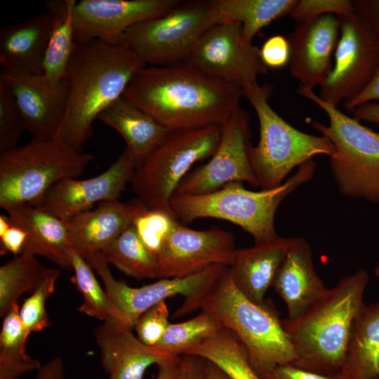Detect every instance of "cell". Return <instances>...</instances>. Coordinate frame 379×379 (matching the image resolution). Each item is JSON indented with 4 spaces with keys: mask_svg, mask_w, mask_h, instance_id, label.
<instances>
[{
    "mask_svg": "<svg viewBox=\"0 0 379 379\" xmlns=\"http://www.w3.org/2000/svg\"><path fill=\"white\" fill-rule=\"evenodd\" d=\"M242 97L240 88L187 62L145 66L123 95L170 130L221 126Z\"/></svg>",
    "mask_w": 379,
    "mask_h": 379,
    "instance_id": "6da1fadb",
    "label": "cell"
},
{
    "mask_svg": "<svg viewBox=\"0 0 379 379\" xmlns=\"http://www.w3.org/2000/svg\"><path fill=\"white\" fill-rule=\"evenodd\" d=\"M145 66L122 45L101 40L77 44L65 76V109L56 137L82 152L95 121L123 96Z\"/></svg>",
    "mask_w": 379,
    "mask_h": 379,
    "instance_id": "7a4b0ae2",
    "label": "cell"
},
{
    "mask_svg": "<svg viewBox=\"0 0 379 379\" xmlns=\"http://www.w3.org/2000/svg\"><path fill=\"white\" fill-rule=\"evenodd\" d=\"M368 279L360 269L341 279L299 317L281 319L297 356L293 364L324 375L340 373Z\"/></svg>",
    "mask_w": 379,
    "mask_h": 379,
    "instance_id": "3957f363",
    "label": "cell"
},
{
    "mask_svg": "<svg viewBox=\"0 0 379 379\" xmlns=\"http://www.w3.org/2000/svg\"><path fill=\"white\" fill-rule=\"evenodd\" d=\"M200 309L231 331L244 346L249 363L261 378L277 366L293 364L294 348L272 302L255 303L235 286L228 267L197 302Z\"/></svg>",
    "mask_w": 379,
    "mask_h": 379,
    "instance_id": "277c9868",
    "label": "cell"
},
{
    "mask_svg": "<svg viewBox=\"0 0 379 379\" xmlns=\"http://www.w3.org/2000/svg\"><path fill=\"white\" fill-rule=\"evenodd\" d=\"M316 164L310 159L281 185L258 192L244 188L242 182H230L212 192L173 197L171 208L177 220L190 222L199 218H218L241 227L260 244L279 237L275 214L283 200L314 176Z\"/></svg>",
    "mask_w": 379,
    "mask_h": 379,
    "instance_id": "5b68a950",
    "label": "cell"
},
{
    "mask_svg": "<svg viewBox=\"0 0 379 379\" xmlns=\"http://www.w3.org/2000/svg\"><path fill=\"white\" fill-rule=\"evenodd\" d=\"M93 159L57 137L0 152V207L35 206L55 183L82 175Z\"/></svg>",
    "mask_w": 379,
    "mask_h": 379,
    "instance_id": "8992f818",
    "label": "cell"
},
{
    "mask_svg": "<svg viewBox=\"0 0 379 379\" xmlns=\"http://www.w3.org/2000/svg\"><path fill=\"white\" fill-rule=\"evenodd\" d=\"M297 93L328 117V125L316 120L311 124L335 147L329 163L339 191L347 197L379 204V133L323 100L313 89L299 85Z\"/></svg>",
    "mask_w": 379,
    "mask_h": 379,
    "instance_id": "52a82bcc",
    "label": "cell"
},
{
    "mask_svg": "<svg viewBox=\"0 0 379 379\" xmlns=\"http://www.w3.org/2000/svg\"><path fill=\"white\" fill-rule=\"evenodd\" d=\"M272 89V86L264 84L244 94L259 121V142L251 147L250 160L261 190L281 185L293 168L313 157H331L335 152V147L328 138L299 131L271 107L268 100Z\"/></svg>",
    "mask_w": 379,
    "mask_h": 379,
    "instance_id": "ba28073f",
    "label": "cell"
},
{
    "mask_svg": "<svg viewBox=\"0 0 379 379\" xmlns=\"http://www.w3.org/2000/svg\"><path fill=\"white\" fill-rule=\"evenodd\" d=\"M220 138V125L171 130L135 170L131 184L138 199L175 218L170 203L176 188L195 163L213 155Z\"/></svg>",
    "mask_w": 379,
    "mask_h": 379,
    "instance_id": "9c48e42d",
    "label": "cell"
},
{
    "mask_svg": "<svg viewBox=\"0 0 379 379\" xmlns=\"http://www.w3.org/2000/svg\"><path fill=\"white\" fill-rule=\"evenodd\" d=\"M214 23L211 0L180 1L164 15L128 29L117 44L130 49L146 66L185 62L201 35Z\"/></svg>",
    "mask_w": 379,
    "mask_h": 379,
    "instance_id": "30bf717a",
    "label": "cell"
},
{
    "mask_svg": "<svg viewBox=\"0 0 379 379\" xmlns=\"http://www.w3.org/2000/svg\"><path fill=\"white\" fill-rule=\"evenodd\" d=\"M98 274L112 302L120 312L126 328L133 329L138 318L155 305L177 295L185 298L173 317L195 311L197 302L213 286L227 267L209 266L201 272L182 278L160 279L141 287H131L115 279L101 253L86 260Z\"/></svg>",
    "mask_w": 379,
    "mask_h": 379,
    "instance_id": "8fae6325",
    "label": "cell"
},
{
    "mask_svg": "<svg viewBox=\"0 0 379 379\" xmlns=\"http://www.w3.org/2000/svg\"><path fill=\"white\" fill-rule=\"evenodd\" d=\"M354 3V13L341 20L333 67L319 95L336 107L359 95L379 66V36Z\"/></svg>",
    "mask_w": 379,
    "mask_h": 379,
    "instance_id": "7c38bea8",
    "label": "cell"
},
{
    "mask_svg": "<svg viewBox=\"0 0 379 379\" xmlns=\"http://www.w3.org/2000/svg\"><path fill=\"white\" fill-rule=\"evenodd\" d=\"M199 71L240 88L244 95L265 74L260 48L242 33L241 24L218 22L200 37L185 62Z\"/></svg>",
    "mask_w": 379,
    "mask_h": 379,
    "instance_id": "4fadbf2b",
    "label": "cell"
},
{
    "mask_svg": "<svg viewBox=\"0 0 379 379\" xmlns=\"http://www.w3.org/2000/svg\"><path fill=\"white\" fill-rule=\"evenodd\" d=\"M251 138L249 114L239 105L221 125L220 140L210 160L190 171L173 197L206 194L232 182L259 187L250 160Z\"/></svg>",
    "mask_w": 379,
    "mask_h": 379,
    "instance_id": "5bb4252c",
    "label": "cell"
},
{
    "mask_svg": "<svg viewBox=\"0 0 379 379\" xmlns=\"http://www.w3.org/2000/svg\"><path fill=\"white\" fill-rule=\"evenodd\" d=\"M236 250L230 232L218 227L196 230L176 221L157 255L158 279L189 277L213 265L228 267Z\"/></svg>",
    "mask_w": 379,
    "mask_h": 379,
    "instance_id": "9a60e30c",
    "label": "cell"
},
{
    "mask_svg": "<svg viewBox=\"0 0 379 379\" xmlns=\"http://www.w3.org/2000/svg\"><path fill=\"white\" fill-rule=\"evenodd\" d=\"M136 164L124 149L118 159L100 175L79 180L66 178L55 183L35 205L67 222L101 202L118 200L131 183Z\"/></svg>",
    "mask_w": 379,
    "mask_h": 379,
    "instance_id": "2e32d148",
    "label": "cell"
},
{
    "mask_svg": "<svg viewBox=\"0 0 379 379\" xmlns=\"http://www.w3.org/2000/svg\"><path fill=\"white\" fill-rule=\"evenodd\" d=\"M179 0H81L73 9L76 44L101 40L116 44L128 29L161 16Z\"/></svg>",
    "mask_w": 379,
    "mask_h": 379,
    "instance_id": "e0dca14e",
    "label": "cell"
},
{
    "mask_svg": "<svg viewBox=\"0 0 379 379\" xmlns=\"http://www.w3.org/2000/svg\"><path fill=\"white\" fill-rule=\"evenodd\" d=\"M0 82L13 98L34 138L56 137L66 105L65 83L53 85L43 74L2 69Z\"/></svg>",
    "mask_w": 379,
    "mask_h": 379,
    "instance_id": "ac0fdd59",
    "label": "cell"
},
{
    "mask_svg": "<svg viewBox=\"0 0 379 379\" xmlns=\"http://www.w3.org/2000/svg\"><path fill=\"white\" fill-rule=\"evenodd\" d=\"M340 25L338 17L326 15L298 22L289 34L290 73L300 86L313 89L324 84L333 67Z\"/></svg>",
    "mask_w": 379,
    "mask_h": 379,
    "instance_id": "d6986e66",
    "label": "cell"
},
{
    "mask_svg": "<svg viewBox=\"0 0 379 379\" xmlns=\"http://www.w3.org/2000/svg\"><path fill=\"white\" fill-rule=\"evenodd\" d=\"M94 336L109 379H144L148 367L179 357L145 345L132 329L113 321H103L95 328Z\"/></svg>",
    "mask_w": 379,
    "mask_h": 379,
    "instance_id": "ffe728a7",
    "label": "cell"
},
{
    "mask_svg": "<svg viewBox=\"0 0 379 379\" xmlns=\"http://www.w3.org/2000/svg\"><path fill=\"white\" fill-rule=\"evenodd\" d=\"M147 209L138 199L101 202L67 221L72 248L85 260L100 253Z\"/></svg>",
    "mask_w": 379,
    "mask_h": 379,
    "instance_id": "44dd1931",
    "label": "cell"
},
{
    "mask_svg": "<svg viewBox=\"0 0 379 379\" xmlns=\"http://www.w3.org/2000/svg\"><path fill=\"white\" fill-rule=\"evenodd\" d=\"M272 287L285 302L289 319H295L324 296L328 289L318 276L309 243L294 237Z\"/></svg>",
    "mask_w": 379,
    "mask_h": 379,
    "instance_id": "7402d4cb",
    "label": "cell"
},
{
    "mask_svg": "<svg viewBox=\"0 0 379 379\" xmlns=\"http://www.w3.org/2000/svg\"><path fill=\"white\" fill-rule=\"evenodd\" d=\"M53 28L48 13L2 26L0 29V64L2 69L25 74H43L45 51Z\"/></svg>",
    "mask_w": 379,
    "mask_h": 379,
    "instance_id": "603a6c76",
    "label": "cell"
},
{
    "mask_svg": "<svg viewBox=\"0 0 379 379\" xmlns=\"http://www.w3.org/2000/svg\"><path fill=\"white\" fill-rule=\"evenodd\" d=\"M294 237H281L237 249L228 267L237 288L255 303L264 302Z\"/></svg>",
    "mask_w": 379,
    "mask_h": 379,
    "instance_id": "cb8c5ba5",
    "label": "cell"
},
{
    "mask_svg": "<svg viewBox=\"0 0 379 379\" xmlns=\"http://www.w3.org/2000/svg\"><path fill=\"white\" fill-rule=\"evenodd\" d=\"M6 211L11 222L27 234L21 254L39 255L61 269H72V246L66 222L32 205L13 206Z\"/></svg>",
    "mask_w": 379,
    "mask_h": 379,
    "instance_id": "d4e9b609",
    "label": "cell"
},
{
    "mask_svg": "<svg viewBox=\"0 0 379 379\" xmlns=\"http://www.w3.org/2000/svg\"><path fill=\"white\" fill-rule=\"evenodd\" d=\"M98 119L119 133L136 167L159 145L171 131L123 96L105 110Z\"/></svg>",
    "mask_w": 379,
    "mask_h": 379,
    "instance_id": "484cf974",
    "label": "cell"
},
{
    "mask_svg": "<svg viewBox=\"0 0 379 379\" xmlns=\"http://www.w3.org/2000/svg\"><path fill=\"white\" fill-rule=\"evenodd\" d=\"M343 379H379V302L364 304L353 322Z\"/></svg>",
    "mask_w": 379,
    "mask_h": 379,
    "instance_id": "4316f807",
    "label": "cell"
},
{
    "mask_svg": "<svg viewBox=\"0 0 379 379\" xmlns=\"http://www.w3.org/2000/svg\"><path fill=\"white\" fill-rule=\"evenodd\" d=\"M76 2V0H52L46 3V11L53 17V28L44 54L42 74L55 86L65 84L77 44L73 23Z\"/></svg>",
    "mask_w": 379,
    "mask_h": 379,
    "instance_id": "83f0119b",
    "label": "cell"
},
{
    "mask_svg": "<svg viewBox=\"0 0 379 379\" xmlns=\"http://www.w3.org/2000/svg\"><path fill=\"white\" fill-rule=\"evenodd\" d=\"M297 0H211L212 15L215 22L241 24L248 40L272 22L290 14Z\"/></svg>",
    "mask_w": 379,
    "mask_h": 379,
    "instance_id": "f1b7e54d",
    "label": "cell"
},
{
    "mask_svg": "<svg viewBox=\"0 0 379 379\" xmlns=\"http://www.w3.org/2000/svg\"><path fill=\"white\" fill-rule=\"evenodd\" d=\"M105 261L138 280L158 279L157 257L142 243L131 225L100 253Z\"/></svg>",
    "mask_w": 379,
    "mask_h": 379,
    "instance_id": "f546056e",
    "label": "cell"
},
{
    "mask_svg": "<svg viewBox=\"0 0 379 379\" xmlns=\"http://www.w3.org/2000/svg\"><path fill=\"white\" fill-rule=\"evenodd\" d=\"M69 260L74 272L70 281L84 298L77 310L102 322L113 321L125 327L122 315L100 285L93 268L73 248Z\"/></svg>",
    "mask_w": 379,
    "mask_h": 379,
    "instance_id": "4dcf8cb0",
    "label": "cell"
},
{
    "mask_svg": "<svg viewBox=\"0 0 379 379\" xmlns=\"http://www.w3.org/2000/svg\"><path fill=\"white\" fill-rule=\"evenodd\" d=\"M186 355L201 357L215 364L232 379H262L252 368L242 344L223 327L214 337Z\"/></svg>",
    "mask_w": 379,
    "mask_h": 379,
    "instance_id": "1f68e13d",
    "label": "cell"
},
{
    "mask_svg": "<svg viewBox=\"0 0 379 379\" xmlns=\"http://www.w3.org/2000/svg\"><path fill=\"white\" fill-rule=\"evenodd\" d=\"M45 267L36 256L20 254L0 267V316L4 317L22 294L32 293Z\"/></svg>",
    "mask_w": 379,
    "mask_h": 379,
    "instance_id": "d6a6232c",
    "label": "cell"
},
{
    "mask_svg": "<svg viewBox=\"0 0 379 379\" xmlns=\"http://www.w3.org/2000/svg\"><path fill=\"white\" fill-rule=\"evenodd\" d=\"M221 328L211 315L201 311L187 321L170 323L154 347L172 355L181 357L214 337Z\"/></svg>",
    "mask_w": 379,
    "mask_h": 379,
    "instance_id": "836d02e7",
    "label": "cell"
},
{
    "mask_svg": "<svg viewBox=\"0 0 379 379\" xmlns=\"http://www.w3.org/2000/svg\"><path fill=\"white\" fill-rule=\"evenodd\" d=\"M60 275L59 269L47 268L37 288L31 293L29 297L24 299L20 309V315L29 333L40 332L51 325L46 310V302L54 293Z\"/></svg>",
    "mask_w": 379,
    "mask_h": 379,
    "instance_id": "e575fe53",
    "label": "cell"
},
{
    "mask_svg": "<svg viewBox=\"0 0 379 379\" xmlns=\"http://www.w3.org/2000/svg\"><path fill=\"white\" fill-rule=\"evenodd\" d=\"M176 221L164 211L146 209L135 218L133 225L142 243L157 257Z\"/></svg>",
    "mask_w": 379,
    "mask_h": 379,
    "instance_id": "d590c367",
    "label": "cell"
},
{
    "mask_svg": "<svg viewBox=\"0 0 379 379\" xmlns=\"http://www.w3.org/2000/svg\"><path fill=\"white\" fill-rule=\"evenodd\" d=\"M25 131L22 117L8 91L0 82V152L18 147Z\"/></svg>",
    "mask_w": 379,
    "mask_h": 379,
    "instance_id": "8d00e7d4",
    "label": "cell"
},
{
    "mask_svg": "<svg viewBox=\"0 0 379 379\" xmlns=\"http://www.w3.org/2000/svg\"><path fill=\"white\" fill-rule=\"evenodd\" d=\"M354 11V3L350 0H297L290 15L298 22L326 15L342 20L351 15Z\"/></svg>",
    "mask_w": 379,
    "mask_h": 379,
    "instance_id": "74e56055",
    "label": "cell"
},
{
    "mask_svg": "<svg viewBox=\"0 0 379 379\" xmlns=\"http://www.w3.org/2000/svg\"><path fill=\"white\" fill-rule=\"evenodd\" d=\"M169 312L166 301H162L143 312L135 323L136 336L143 343L154 347L161 339L167 327Z\"/></svg>",
    "mask_w": 379,
    "mask_h": 379,
    "instance_id": "f35d334b",
    "label": "cell"
},
{
    "mask_svg": "<svg viewBox=\"0 0 379 379\" xmlns=\"http://www.w3.org/2000/svg\"><path fill=\"white\" fill-rule=\"evenodd\" d=\"M41 366L40 361L27 351L0 350V379H19L27 373L37 371Z\"/></svg>",
    "mask_w": 379,
    "mask_h": 379,
    "instance_id": "ab89813d",
    "label": "cell"
},
{
    "mask_svg": "<svg viewBox=\"0 0 379 379\" xmlns=\"http://www.w3.org/2000/svg\"><path fill=\"white\" fill-rule=\"evenodd\" d=\"M261 59L267 67L279 68L290 60L288 39L277 34L268 38L260 48Z\"/></svg>",
    "mask_w": 379,
    "mask_h": 379,
    "instance_id": "60d3db41",
    "label": "cell"
},
{
    "mask_svg": "<svg viewBox=\"0 0 379 379\" xmlns=\"http://www.w3.org/2000/svg\"><path fill=\"white\" fill-rule=\"evenodd\" d=\"M6 215L0 216V254L22 253L27 234L20 227L11 222Z\"/></svg>",
    "mask_w": 379,
    "mask_h": 379,
    "instance_id": "b9f144b4",
    "label": "cell"
},
{
    "mask_svg": "<svg viewBox=\"0 0 379 379\" xmlns=\"http://www.w3.org/2000/svg\"><path fill=\"white\" fill-rule=\"evenodd\" d=\"M262 379H343L340 373L324 375L307 371L293 364H286L276 366L261 377Z\"/></svg>",
    "mask_w": 379,
    "mask_h": 379,
    "instance_id": "7bdbcfd3",
    "label": "cell"
},
{
    "mask_svg": "<svg viewBox=\"0 0 379 379\" xmlns=\"http://www.w3.org/2000/svg\"><path fill=\"white\" fill-rule=\"evenodd\" d=\"M376 100H379V66L366 87L353 99L344 102V107L353 112L359 106Z\"/></svg>",
    "mask_w": 379,
    "mask_h": 379,
    "instance_id": "ee69618b",
    "label": "cell"
},
{
    "mask_svg": "<svg viewBox=\"0 0 379 379\" xmlns=\"http://www.w3.org/2000/svg\"><path fill=\"white\" fill-rule=\"evenodd\" d=\"M158 366L156 379H185L186 375L185 362L183 357L163 363Z\"/></svg>",
    "mask_w": 379,
    "mask_h": 379,
    "instance_id": "f6af8a7d",
    "label": "cell"
},
{
    "mask_svg": "<svg viewBox=\"0 0 379 379\" xmlns=\"http://www.w3.org/2000/svg\"><path fill=\"white\" fill-rule=\"evenodd\" d=\"M65 365L60 357H55L41 365L33 379H64Z\"/></svg>",
    "mask_w": 379,
    "mask_h": 379,
    "instance_id": "bcb514c9",
    "label": "cell"
},
{
    "mask_svg": "<svg viewBox=\"0 0 379 379\" xmlns=\"http://www.w3.org/2000/svg\"><path fill=\"white\" fill-rule=\"evenodd\" d=\"M185 362L186 375L185 379H206V360L192 355L182 356Z\"/></svg>",
    "mask_w": 379,
    "mask_h": 379,
    "instance_id": "7dc6e473",
    "label": "cell"
},
{
    "mask_svg": "<svg viewBox=\"0 0 379 379\" xmlns=\"http://www.w3.org/2000/svg\"><path fill=\"white\" fill-rule=\"evenodd\" d=\"M358 121H366L379 124V103L370 102L357 107L353 112Z\"/></svg>",
    "mask_w": 379,
    "mask_h": 379,
    "instance_id": "c3c4849f",
    "label": "cell"
},
{
    "mask_svg": "<svg viewBox=\"0 0 379 379\" xmlns=\"http://www.w3.org/2000/svg\"><path fill=\"white\" fill-rule=\"evenodd\" d=\"M356 2L379 36V0L356 1Z\"/></svg>",
    "mask_w": 379,
    "mask_h": 379,
    "instance_id": "681fc988",
    "label": "cell"
},
{
    "mask_svg": "<svg viewBox=\"0 0 379 379\" xmlns=\"http://www.w3.org/2000/svg\"><path fill=\"white\" fill-rule=\"evenodd\" d=\"M205 370L206 379H232L222 368L207 360H206Z\"/></svg>",
    "mask_w": 379,
    "mask_h": 379,
    "instance_id": "f907efd6",
    "label": "cell"
},
{
    "mask_svg": "<svg viewBox=\"0 0 379 379\" xmlns=\"http://www.w3.org/2000/svg\"><path fill=\"white\" fill-rule=\"evenodd\" d=\"M375 274L379 278V262L377 264L375 268Z\"/></svg>",
    "mask_w": 379,
    "mask_h": 379,
    "instance_id": "816d5d0a",
    "label": "cell"
}]
</instances>
